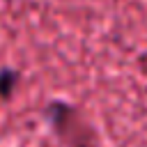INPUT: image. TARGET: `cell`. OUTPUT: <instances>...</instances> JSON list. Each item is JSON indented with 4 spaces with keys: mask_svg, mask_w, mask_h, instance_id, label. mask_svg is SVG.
I'll list each match as a JSON object with an SVG mask.
<instances>
[{
    "mask_svg": "<svg viewBox=\"0 0 147 147\" xmlns=\"http://www.w3.org/2000/svg\"><path fill=\"white\" fill-rule=\"evenodd\" d=\"M18 78H21V74H18L16 69H11V67L0 69V99H9V96H11Z\"/></svg>",
    "mask_w": 147,
    "mask_h": 147,
    "instance_id": "6da1fadb",
    "label": "cell"
}]
</instances>
